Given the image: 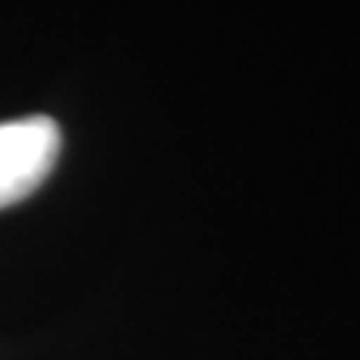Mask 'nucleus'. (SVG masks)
I'll list each match as a JSON object with an SVG mask.
<instances>
[{
    "label": "nucleus",
    "instance_id": "1",
    "mask_svg": "<svg viewBox=\"0 0 360 360\" xmlns=\"http://www.w3.org/2000/svg\"><path fill=\"white\" fill-rule=\"evenodd\" d=\"M60 130L51 117H24L0 124V207L24 200L53 170Z\"/></svg>",
    "mask_w": 360,
    "mask_h": 360
}]
</instances>
